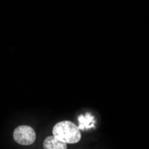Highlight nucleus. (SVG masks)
<instances>
[{
    "instance_id": "f257e3e1",
    "label": "nucleus",
    "mask_w": 149,
    "mask_h": 149,
    "mask_svg": "<svg viewBox=\"0 0 149 149\" xmlns=\"http://www.w3.org/2000/svg\"><path fill=\"white\" fill-rule=\"evenodd\" d=\"M53 135L66 144L78 143L81 139L79 127L70 120H63L56 123L54 126Z\"/></svg>"
},
{
    "instance_id": "f03ea898",
    "label": "nucleus",
    "mask_w": 149,
    "mask_h": 149,
    "mask_svg": "<svg viewBox=\"0 0 149 149\" xmlns=\"http://www.w3.org/2000/svg\"><path fill=\"white\" fill-rule=\"evenodd\" d=\"M13 139L20 145L29 146L36 140V132L30 126H19L13 131Z\"/></svg>"
},
{
    "instance_id": "7ed1b4c3",
    "label": "nucleus",
    "mask_w": 149,
    "mask_h": 149,
    "mask_svg": "<svg viewBox=\"0 0 149 149\" xmlns=\"http://www.w3.org/2000/svg\"><path fill=\"white\" fill-rule=\"evenodd\" d=\"M78 120H79V130H89L91 128L95 127V118L92 114L87 113L83 115H79L78 117Z\"/></svg>"
},
{
    "instance_id": "20e7f679",
    "label": "nucleus",
    "mask_w": 149,
    "mask_h": 149,
    "mask_svg": "<svg viewBox=\"0 0 149 149\" xmlns=\"http://www.w3.org/2000/svg\"><path fill=\"white\" fill-rule=\"evenodd\" d=\"M43 146L45 149H66L67 144L59 140L53 135L45 139Z\"/></svg>"
}]
</instances>
